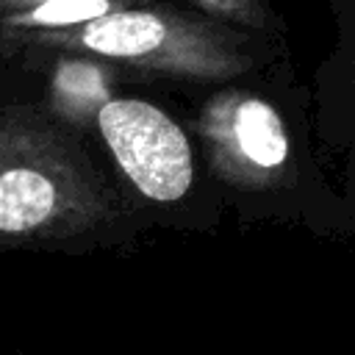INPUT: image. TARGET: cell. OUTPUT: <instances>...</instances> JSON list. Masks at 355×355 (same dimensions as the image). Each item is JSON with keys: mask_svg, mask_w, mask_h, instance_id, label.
I'll return each instance as SVG.
<instances>
[{"mask_svg": "<svg viewBox=\"0 0 355 355\" xmlns=\"http://www.w3.org/2000/svg\"><path fill=\"white\" fill-rule=\"evenodd\" d=\"M108 11H114L111 0H42L36 8L19 17V22L33 28H64V25H86Z\"/></svg>", "mask_w": 355, "mask_h": 355, "instance_id": "obj_5", "label": "cell"}, {"mask_svg": "<svg viewBox=\"0 0 355 355\" xmlns=\"http://www.w3.org/2000/svg\"><path fill=\"white\" fill-rule=\"evenodd\" d=\"M194 3H200L202 8H208L214 14H225V17L250 22V25H263L266 22V14H263L258 0H194Z\"/></svg>", "mask_w": 355, "mask_h": 355, "instance_id": "obj_6", "label": "cell"}, {"mask_svg": "<svg viewBox=\"0 0 355 355\" xmlns=\"http://www.w3.org/2000/svg\"><path fill=\"white\" fill-rule=\"evenodd\" d=\"M111 197L55 128L0 116V241L67 236L105 219Z\"/></svg>", "mask_w": 355, "mask_h": 355, "instance_id": "obj_1", "label": "cell"}, {"mask_svg": "<svg viewBox=\"0 0 355 355\" xmlns=\"http://www.w3.org/2000/svg\"><path fill=\"white\" fill-rule=\"evenodd\" d=\"M227 122L236 153L247 164L261 172L283 166V161L288 158V136L280 114L269 103L258 97H244L233 105Z\"/></svg>", "mask_w": 355, "mask_h": 355, "instance_id": "obj_4", "label": "cell"}, {"mask_svg": "<svg viewBox=\"0 0 355 355\" xmlns=\"http://www.w3.org/2000/svg\"><path fill=\"white\" fill-rule=\"evenodd\" d=\"M89 53L180 75H225L241 67L216 31L161 11L114 8L78 31Z\"/></svg>", "mask_w": 355, "mask_h": 355, "instance_id": "obj_2", "label": "cell"}, {"mask_svg": "<svg viewBox=\"0 0 355 355\" xmlns=\"http://www.w3.org/2000/svg\"><path fill=\"white\" fill-rule=\"evenodd\" d=\"M97 128L128 180L144 197L172 202L189 191L194 178L191 144L158 105L139 97L108 100L97 114Z\"/></svg>", "mask_w": 355, "mask_h": 355, "instance_id": "obj_3", "label": "cell"}]
</instances>
